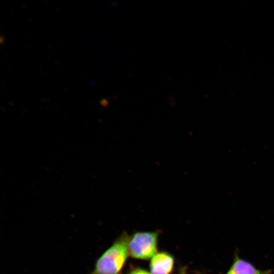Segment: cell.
<instances>
[{
  "label": "cell",
  "mask_w": 274,
  "mask_h": 274,
  "mask_svg": "<svg viewBox=\"0 0 274 274\" xmlns=\"http://www.w3.org/2000/svg\"><path fill=\"white\" fill-rule=\"evenodd\" d=\"M129 237L127 232L121 233L97 259L88 274H119L129 255Z\"/></svg>",
  "instance_id": "cell-1"
},
{
  "label": "cell",
  "mask_w": 274,
  "mask_h": 274,
  "mask_svg": "<svg viewBox=\"0 0 274 274\" xmlns=\"http://www.w3.org/2000/svg\"><path fill=\"white\" fill-rule=\"evenodd\" d=\"M159 232L139 231L130 236L129 255L134 259L148 260L157 252Z\"/></svg>",
  "instance_id": "cell-2"
},
{
  "label": "cell",
  "mask_w": 274,
  "mask_h": 274,
  "mask_svg": "<svg viewBox=\"0 0 274 274\" xmlns=\"http://www.w3.org/2000/svg\"><path fill=\"white\" fill-rule=\"evenodd\" d=\"M175 265L174 256L167 252L157 253L151 259L149 267L152 274H171Z\"/></svg>",
  "instance_id": "cell-3"
},
{
  "label": "cell",
  "mask_w": 274,
  "mask_h": 274,
  "mask_svg": "<svg viewBox=\"0 0 274 274\" xmlns=\"http://www.w3.org/2000/svg\"><path fill=\"white\" fill-rule=\"evenodd\" d=\"M225 274H268L260 271L249 262L236 257L228 271Z\"/></svg>",
  "instance_id": "cell-4"
},
{
  "label": "cell",
  "mask_w": 274,
  "mask_h": 274,
  "mask_svg": "<svg viewBox=\"0 0 274 274\" xmlns=\"http://www.w3.org/2000/svg\"><path fill=\"white\" fill-rule=\"evenodd\" d=\"M126 274H152L150 272L141 268H134L128 271Z\"/></svg>",
  "instance_id": "cell-5"
},
{
  "label": "cell",
  "mask_w": 274,
  "mask_h": 274,
  "mask_svg": "<svg viewBox=\"0 0 274 274\" xmlns=\"http://www.w3.org/2000/svg\"><path fill=\"white\" fill-rule=\"evenodd\" d=\"M179 274H188L186 267L182 266L180 267Z\"/></svg>",
  "instance_id": "cell-6"
}]
</instances>
